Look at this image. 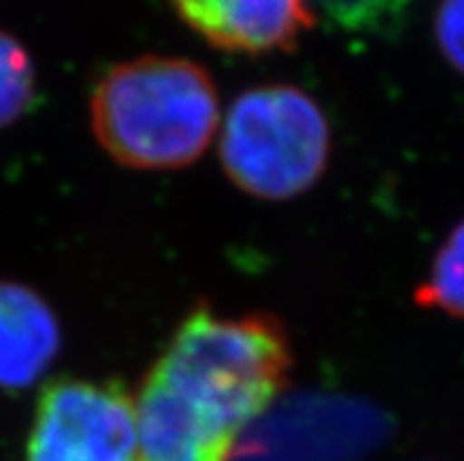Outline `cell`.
<instances>
[{
  "label": "cell",
  "mask_w": 464,
  "mask_h": 461,
  "mask_svg": "<svg viewBox=\"0 0 464 461\" xmlns=\"http://www.w3.org/2000/svg\"><path fill=\"white\" fill-rule=\"evenodd\" d=\"M281 391L274 365L247 339L179 327L135 396L137 461H229Z\"/></svg>",
  "instance_id": "6da1fadb"
},
{
  "label": "cell",
  "mask_w": 464,
  "mask_h": 461,
  "mask_svg": "<svg viewBox=\"0 0 464 461\" xmlns=\"http://www.w3.org/2000/svg\"><path fill=\"white\" fill-rule=\"evenodd\" d=\"M90 123L102 149L125 168H187L218 132V85L194 59L141 54L94 82Z\"/></svg>",
  "instance_id": "7a4b0ae2"
},
{
  "label": "cell",
  "mask_w": 464,
  "mask_h": 461,
  "mask_svg": "<svg viewBox=\"0 0 464 461\" xmlns=\"http://www.w3.org/2000/svg\"><path fill=\"white\" fill-rule=\"evenodd\" d=\"M219 160L236 187L262 200H290L324 177L330 125L304 90L271 82L241 92L224 116Z\"/></svg>",
  "instance_id": "3957f363"
},
{
  "label": "cell",
  "mask_w": 464,
  "mask_h": 461,
  "mask_svg": "<svg viewBox=\"0 0 464 461\" xmlns=\"http://www.w3.org/2000/svg\"><path fill=\"white\" fill-rule=\"evenodd\" d=\"M26 461H137L135 396L121 381H53L38 398Z\"/></svg>",
  "instance_id": "277c9868"
},
{
  "label": "cell",
  "mask_w": 464,
  "mask_h": 461,
  "mask_svg": "<svg viewBox=\"0 0 464 461\" xmlns=\"http://www.w3.org/2000/svg\"><path fill=\"white\" fill-rule=\"evenodd\" d=\"M208 45L234 54L293 50L314 29L309 0H168Z\"/></svg>",
  "instance_id": "5b68a950"
},
{
  "label": "cell",
  "mask_w": 464,
  "mask_h": 461,
  "mask_svg": "<svg viewBox=\"0 0 464 461\" xmlns=\"http://www.w3.org/2000/svg\"><path fill=\"white\" fill-rule=\"evenodd\" d=\"M59 349L62 327L53 306L22 283L0 281V389H29Z\"/></svg>",
  "instance_id": "8992f818"
},
{
  "label": "cell",
  "mask_w": 464,
  "mask_h": 461,
  "mask_svg": "<svg viewBox=\"0 0 464 461\" xmlns=\"http://www.w3.org/2000/svg\"><path fill=\"white\" fill-rule=\"evenodd\" d=\"M415 304L464 321V222L436 250L424 281L415 287Z\"/></svg>",
  "instance_id": "52a82bcc"
},
{
  "label": "cell",
  "mask_w": 464,
  "mask_h": 461,
  "mask_svg": "<svg viewBox=\"0 0 464 461\" xmlns=\"http://www.w3.org/2000/svg\"><path fill=\"white\" fill-rule=\"evenodd\" d=\"M35 66L19 38L0 29V130L34 109Z\"/></svg>",
  "instance_id": "ba28073f"
},
{
  "label": "cell",
  "mask_w": 464,
  "mask_h": 461,
  "mask_svg": "<svg viewBox=\"0 0 464 461\" xmlns=\"http://www.w3.org/2000/svg\"><path fill=\"white\" fill-rule=\"evenodd\" d=\"M434 41L450 69L464 76V0H441L436 5Z\"/></svg>",
  "instance_id": "9c48e42d"
}]
</instances>
